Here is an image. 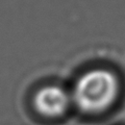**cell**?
<instances>
[{"mask_svg":"<svg viewBox=\"0 0 125 125\" xmlns=\"http://www.w3.org/2000/svg\"><path fill=\"white\" fill-rule=\"evenodd\" d=\"M120 90V80L116 73L105 68H94L77 78L71 99L80 112L98 115L116 103Z\"/></svg>","mask_w":125,"mask_h":125,"instance_id":"cell-1","label":"cell"},{"mask_svg":"<svg viewBox=\"0 0 125 125\" xmlns=\"http://www.w3.org/2000/svg\"><path fill=\"white\" fill-rule=\"evenodd\" d=\"M71 102V94L54 84L43 87L33 98V105L38 113L47 118L62 116L68 111Z\"/></svg>","mask_w":125,"mask_h":125,"instance_id":"cell-2","label":"cell"}]
</instances>
